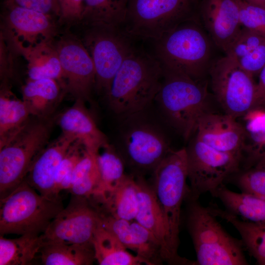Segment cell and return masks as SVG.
I'll return each mask as SVG.
<instances>
[{
    "label": "cell",
    "mask_w": 265,
    "mask_h": 265,
    "mask_svg": "<svg viewBox=\"0 0 265 265\" xmlns=\"http://www.w3.org/2000/svg\"><path fill=\"white\" fill-rule=\"evenodd\" d=\"M154 42L153 55L162 67L207 81L216 47L197 19L182 23Z\"/></svg>",
    "instance_id": "6da1fadb"
},
{
    "label": "cell",
    "mask_w": 265,
    "mask_h": 265,
    "mask_svg": "<svg viewBox=\"0 0 265 265\" xmlns=\"http://www.w3.org/2000/svg\"><path fill=\"white\" fill-rule=\"evenodd\" d=\"M163 70L154 56L134 49L115 75L106 95L111 109L126 116L146 108L160 88Z\"/></svg>",
    "instance_id": "7a4b0ae2"
},
{
    "label": "cell",
    "mask_w": 265,
    "mask_h": 265,
    "mask_svg": "<svg viewBox=\"0 0 265 265\" xmlns=\"http://www.w3.org/2000/svg\"><path fill=\"white\" fill-rule=\"evenodd\" d=\"M162 70L155 101L167 123L188 140L195 133L200 119L210 111L208 81H197L163 67Z\"/></svg>",
    "instance_id": "3957f363"
},
{
    "label": "cell",
    "mask_w": 265,
    "mask_h": 265,
    "mask_svg": "<svg viewBox=\"0 0 265 265\" xmlns=\"http://www.w3.org/2000/svg\"><path fill=\"white\" fill-rule=\"evenodd\" d=\"M188 200L186 223L200 265H247L241 240L229 235L217 220L211 208L197 199Z\"/></svg>",
    "instance_id": "277c9868"
},
{
    "label": "cell",
    "mask_w": 265,
    "mask_h": 265,
    "mask_svg": "<svg viewBox=\"0 0 265 265\" xmlns=\"http://www.w3.org/2000/svg\"><path fill=\"white\" fill-rule=\"evenodd\" d=\"M151 186L163 212L169 235L175 265H187L189 260L178 254L181 207L189 192L186 148L172 150L152 173Z\"/></svg>",
    "instance_id": "5b68a950"
},
{
    "label": "cell",
    "mask_w": 265,
    "mask_h": 265,
    "mask_svg": "<svg viewBox=\"0 0 265 265\" xmlns=\"http://www.w3.org/2000/svg\"><path fill=\"white\" fill-rule=\"evenodd\" d=\"M64 208L60 196H43L24 180L0 200V235L40 236Z\"/></svg>",
    "instance_id": "8992f818"
},
{
    "label": "cell",
    "mask_w": 265,
    "mask_h": 265,
    "mask_svg": "<svg viewBox=\"0 0 265 265\" xmlns=\"http://www.w3.org/2000/svg\"><path fill=\"white\" fill-rule=\"evenodd\" d=\"M201 0H130L121 29L131 37L155 41L186 21L197 19Z\"/></svg>",
    "instance_id": "52a82bcc"
},
{
    "label": "cell",
    "mask_w": 265,
    "mask_h": 265,
    "mask_svg": "<svg viewBox=\"0 0 265 265\" xmlns=\"http://www.w3.org/2000/svg\"><path fill=\"white\" fill-rule=\"evenodd\" d=\"M140 112L126 117L120 129L119 148L126 166L134 176L144 177L153 172L172 150L160 128L143 117Z\"/></svg>",
    "instance_id": "ba28073f"
},
{
    "label": "cell",
    "mask_w": 265,
    "mask_h": 265,
    "mask_svg": "<svg viewBox=\"0 0 265 265\" xmlns=\"http://www.w3.org/2000/svg\"><path fill=\"white\" fill-rule=\"evenodd\" d=\"M52 126L45 117L30 118L18 133L0 146V200L25 179L34 158L47 144Z\"/></svg>",
    "instance_id": "9c48e42d"
},
{
    "label": "cell",
    "mask_w": 265,
    "mask_h": 265,
    "mask_svg": "<svg viewBox=\"0 0 265 265\" xmlns=\"http://www.w3.org/2000/svg\"><path fill=\"white\" fill-rule=\"evenodd\" d=\"M186 148L189 192L187 197L198 199L206 192L212 194L224 181L240 169L241 158L217 150L193 135Z\"/></svg>",
    "instance_id": "30bf717a"
},
{
    "label": "cell",
    "mask_w": 265,
    "mask_h": 265,
    "mask_svg": "<svg viewBox=\"0 0 265 265\" xmlns=\"http://www.w3.org/2000/svg\"><path fill=\"white\" fill-rule=\"evenodd\" d=\"M212 96L224 113L238 119L256 106L254 77L225 55L216 58L209 73Z\"/></svg>",
    "instance_id": "8fae6325"
},
{
    "label": "cell",
    "mask_w": 265,
    "mask_h": 265,
    "mask_svg": "<svg viewBox=\"0 0 265 265\" xmlns=\"http://www.w3.org/2000/svg\"><path fill=\"white\" fill-rule=\"evenodd\" d=\"M88 26L83 43L94 63L95 88L106 96L115 75L135 48L131 37L120 28L103 25Z\"/></svg>",
    "instance_id": "7c38bea8"
},
{
    "label": "cell",
    "mask_w": 265,
    "mask_h": 265,
    "mask_svg": "<svg viewBox=\"0 0 265 265\" xmlns=\"http://www.w3.org/2000/svg\"><path fill=\"white\" fill-rule=\"evenodd\" d=\"M89 199L72 195L67 206L41 235L42 239L93 246L94 234L101 224V218L99 211Z\"/></svg>",
    "instance_id": "4fadbf2b"
},
{
    "label": "cell",
    "mask_w": 265,
    "mask_h": 265,
    "mask_svg": "<svg viewBox=\"0 0 265 265\" xmlns=\"http://www.w3.org/2000/svg\"><path fill=\"white\" fill-rule=\"evenodd\" d=\"M65 81V87L76 99H90L95 87L96 73L83 42L71 35L62 36L55 45Z\"/></svg>",
    "instance_id": "5bb4252c"
},
{
    "label": "cell",
    "mask_w": 265,
    "mask_h": 265,
    "mask_svg": "<svg viewBox=\"0 0 265 265\" xmlns=\"http://www.w3.org/2000/svg\"><path fill=\"white\" fill-rule=\"evenodd\" d=\"M4 38H13L25 45H34L46 40H52L56 33L52 16L20 6L12 0L3 5Z\"/></svg>",
    "instance_id": "9a60e30c"
},
{
    "label": "cell",
    "mask_w": 265,
    "mask_h": 265,
    "mask_svg": "<svg viewBox=\"0 0 265 265\" xmlns=\"http://www.w3.org/2000/svg\"><path fill=\"white\" fill-rule=\"evenodd\" d=\"M197 20L216 48L225 53L242 28L235 0H201Z\"/></svg>",
    "instance_id": "2e32d148"
},
{
    "label": "cell",
    "mask_w": 265,
    "mask_h": 265,
    "mask_svg": "<svg viewBox=\"0 0 265 265\" xmlns=\"http://www.w3.org/2000/svg\"><path fill=\"white\" fill-rule=\"evenodd\" d=\"M193 135L208 146L242 160L244 132L238 119L225 113L208 112L200 119Z\"/></svg>",
    "instance_id": "e0dca14e"
},
{
    "label": "cell",
    "mask_w": 265,
    "mask_h": 265,
    "mask_svg": "<svg viewBox=\"0 0 265 265\" xmlns=\"http://www.w3.org/2000/svg\"><path fill=\"white\" fill-rule=\"evenodd\" d=\"M101 225L114 234L127 249L134 251L148 265L164 262L161 245L154 235L135 220L116 218L99 211Z\"/></svg>",
    "instance_id": "ac0fdd59"
},
{
    "label": "cell",
    "mask_w": 265,
    "mask_h": 265,
    "mask_svg": "<svg viewBox=\"0 0 265 265\" xmlns=\"http://www.w3.org/2000/svg\"><path fill=\"white\" fill-rule=\"evenodd\" d=\"M77 138L63 132L46 145L35 157L25 178L27 183L43 196L57 198L54 192L57 169L71 145Z\"/></svg>",
    "instance_id": "d6986e66"
},
{
    "label": "cell",
    "mask_w": 265,
    "mask_h": 265,
    "mask_svg": "<svg viewBox=\"0 0 265 265\" xmlns=\"http://www.w3.org/2000/svg\"><path fill=\"white\" fill-rule=\"evenodd\" d=\"M138 210L135 220L149 230L160 243L164 262L174 265L164 215L151 184L144 177H135Z\"/></svg>",
    "instance_id": "ffe728a7"
},
{
    "label": "cell",
    "mask_w": 265,
    "mask_h": 265,
    "mask_svg": "<svg viewBox=\"0 0 265 265\" xmlns=\"http://www.w3.org/2000/svg\"><path fill=\"white\" fill-rule=\"evenodd\" d=\"M11 49L21 54L27 63L29 80H64L58 54L52 40H42L34 45H25L13 38H4Z\"/></svg>",
    "instance_id": "44dd1931"
},
{
    "label": "cell",
    "mask_w": 265,
    "mask_h": 265,
    "mask_svg": "<svg viewBox=\"0 0 265 265\" xmlns=\"http://www.w3.org/2000/svg\"><path fill=\"white\" fill-rule=\"evenodd\" d=\"M84 103L82 100L76 99L72 106L60 115L58 123L62 132L75 136L88 152L97 154L108 141Z\"/></svg>",
    "instance_id": "7402d4cb"
},
{
    "label": "cell",
    "mask_w": 265,
    "mask_h": 265,
    "mask_svg": "<svg viewBox=\"0 0 265 265\" xmlns=\"http://www.w3.org/2000/svg\"><path fill=\"white\" fill-rule=\"evenodd\" d=\"M225 55L253 77L265 66V35L242 27Z\"/></svg>",
    "instance_id": "603a6c76"
},
{
    "label": "cell",
    "mask_w": 265,
    "mask_h": 265,
    "mask_svg": "<svg viewBox=\"0 0 265 265\" xmlns=\"http://www.w3.org/2000/svg\"><path fill=\"white\" fill-rule=\"evenodd\" d=\"M238 119L244 132L241 169L265 163V108L255 106Z\"/></svg>",
    "instance_id": "cb8c5ba5"
},
{
    "label": "cell",
    "mask_w": 265,
    "mask_h": 265,
    "mask_svg": "<svg viewBox=\"0 0 265 265\" xmlns=\"http://www.w3.org/2000/svg\"><path fill=\"white\" fill-rule=\"evenodd\" d=\"M96 201L102 204L105 213L118 219L133 220L138 210L135 176L127 174L121 183Z\"/></svg>",
    "instance_id": "d4e9b609"
},
{
    "label": "cell",
    "mask_w": 265,
    "mask_h": 265,
    "mask_svg": "<svg viewBox=\"0 0 265 265\" xmlns=\"http://www.w3.org/2000/svg\"><path fill=\"white\" fill-rule=\"evenodd\" d=\"M39 253L44 265H90L95 259L93 246L44 240Z\"/></svg>",
    "instance_id": "484cf974"
},
{
    "label": "cell",
    "mask_w": 265,
    "mask_h": 265,
    "mask_svg": "<svg viewBox=\"0 0 265 265\" xmlns=\"http://www.w3.org/2000/svg\"><path fill=\"white\" fill-rule=\"evenodd\" d=\"M93 245L95 259L100 265H140L145 261L131 254L118 238L101 223L96 229Z\"/></svg>",
    "instance_id": "4316f807"
},
{
    "label": "cell",
    "mask_w": 265,
    "mask_h": 265,
    "mask_svg": "<svg viewBox=\"0 0 265 265\" xmlns=\"http://www.w3.org/2000/svg\"><path fill=\"white\" fill-rule=\"evenodd\" d=\"M211 194L219 199L231 213L246 221L265 225V200L233 191L223 185Z\"/></svg>",
    "instance_id": "83f0119b"
},
{
    "label": "cell",
    "mask_w": 265,
    "mask_h": 265,
    "mask_svg": "<svg viewBox=\"0 0 265 265\" xmlns=\"http://www.w3.org/2000/svg\"><path fill=\"white\" fill-rule=\"evenodd\" d=\"M30 111L24 101L16 97L7 88L0 90V146L18 133L26 124Z\"/></svg>",
    "instance_id": "f1b7e54d"
},
{
    "label": "cell",
    "mask_w": 265,
    "mask_h": 265,
    "mask_svg": "<svg viewBox=\"0 0 265 265\" xmlns=\"http://www.w3.org/2000/svg\"><path fill=\"white\" fill-rule=\"evenodd\" d=\"M23 100L31 116L45 117L60 96L58 81L52 79L29 80L22 87Z\"/></svg>",
    "instance_id": "f546056e"
},
{
    "label": "cell",
    "mask_w": 265,
    "mask_h": 265,
    "mask_svg": "<svg viewBox=\"0 0 265 265\" xmlns=\"http://www.w3.org/2000/svg\"><path fill=\"white\" fill-rule=\"evenodd\" d=\"M100 173V182L95 194L91 197L97 200L116 187L127 175L126 164L118 150L108 143L97 154Z\"/></svg>",
    "instance_id": "4dcf8cb0"
},
{
    "label": "cell",
    "mask_w": 265,
    "mask_h": 265,
    "mask_svg": "<svg viewBox=\"0 0 265 265\" xmlns=\"http://www.w3.org/2000/svg\"><path fill=\"white\" fill-rule=\"evenodd\" d=\"M130 0H84L82 21L90 26L121 28Z\"/></svg>",
    "instance_id": "1f68e13d"
},
{
    "label": "cell",
    "mask_w": 265,
    "mask_h": 265,
    "mask_svg": "<svg viewBox=\"0 0 265 265\" xmlns=\"http://www.w3.org/2000/svg\"><path fill=\"white\" fill-rule=\"evenodd\" d=\"M212 209L216 216L232 224L237 230L244 247L258 264L265 265V225L240 220L226 210Z\"/></svg>",
    "instance_id": "d6a6232c"
},
{
    "label": "cell",
    "mask_w": 265,
    "mask_h": 265,
    "mask_svg": "<svg viewBox=\"0 0 265 265\" xmlns=\"http://www.w3.org/2000/svg\"><path fill=\"white\" fill-rule=\"evenodd\" d=\"M42 242L41 235H24L15 238L0 235V265L30 264Z\"/></svg>",
    "instance_id": "836d02e7"
},
{
    "label": "cell",
    "mask_w": 265,
    "mask_h": 265,
    "mask_svg": "<svg viewBox=\"0 0 265 265\" xmlns=\"http://www.w3.org/2000/svg\"><path fill=\"white\" fill-rule=\"evenodd\" d=\"M99 182L97 154L86 150L74 170L68 190L72 195L90 198L96 193Z\"/></svg>",
    "instance_id": "e575fe53"
},
{
    "label": "cell",
    "mask_w": 265,
    "mask_h": 265,
    "mask_svg": "<svg viewBox=\"0 0 265 265\" xmlns=\"http://www.w3.org/2000/svg\"><path fill=\"white\" fill-rule=\"evenodd\" d=\"M85 151V147L78 140H76L69 148L55 175L54 192L56 196H60L61 191L70 189L74 170Z\"/></svg>",
    "instance_id": "d590c367"
},
{
    "label": "cell",
    "mask_w": 265,
    "mask_h": 265,
    "mask_svg": "<svg viewBox=\"0 0 265 265\" xmlns=\"http://www.w3.org/2000/svg\"><path fill=\"white\" fill-rule=\"evenodd\" d=\"M233 175L241 192L265 200V163L240 169Z\"/></svg>",
    "instance_id": "8d00e7d4"
},
{
    "label": "cell",
    "mask_w": 265,
    "mask_h": 265,
    "mask_svg": "<svg viewBox=\"0 0 265 265\" xmlns=\"http://www.w3.org/2000/svg\"><path fill=\"white\" fill-rule=\"evenodd\" d=\"M239 9L242 27L256 31L265 35V8L246 0H235Z\"/></svg>",
    "instance_id": "74e56055"
},
{
    "label": "cell",
    "mask_w": 265,
    "mask_h": 265,
    "mask_svg": "<svg viewBox=\"0 0 265 265\" xmlns=\"http://www.w3.org/2000/svg\"><path fill=\"white\" fill-rule=\"evenodd\" d=\"M59 21L67 23L81 22L84 9V0H58Z\"/></svg>",
    "instance_id": "f35d334b"
},
{
    "label": "cell",
    "mask_w": 265,
    "mask_h": 265,
    "mask_svg": "<svg viewBox=\"0 0 265 265\" xmlns=\"http://www.w3.org/2000/svg\"><path fill=\"white\" fill-rule=\"evenodd\" d=\"M16 4L44 14L60 16L58 0H12Z\"/></svg>",
    "instance_id": "ab89813d"
},
{
    "label": "cell",
    "mask_w": 265,
    "mask_h": 265,
    "mask_svg": "<svg viewBox=\"0 0 265 265\" xmlns=\"http://www.w3.org/2000/svg\"><path fill=\"white\" fill-rule=\"evenodd\" d=\"M259 82L257 83V102L256 106L265 108V66L259 74Z\"/></svg>",
    "instance_id": "60d3db41"
},
{
    "label": "cell",
    "mask_w": 265,
    "mask_h": 265,
    "mask_svg": "<svg viewBox=\"0 0 265 265\" xmlns=\"http://www.w3.org/2000/svg\"><path fill=\"white\" fill-rule=\"evenodd\" d=\"M248 2L265 8V0H246Z\"/></svg>",
    "instance_id": "b9f144b4"
}]
</instances>
